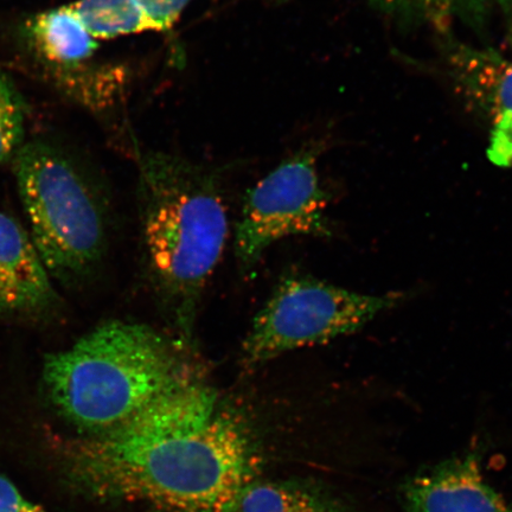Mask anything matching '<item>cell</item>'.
<instances>
[{
	"label": "cell",
	"instance_id": "cell-9",
	"mask_svg": "<svg viewBox=\"0 0 512 512\" xmlns=\"http://www.w3.org/2000/svg\"><path fill=\"white\" fill-rule=\"evenodd\" d=\"M480 454L469 451L428 467L400 486L405 512H512V502L486 482Z\"/></svg>",
	"mask_w": 512,
	"mask_h": 512
},
{
	"label": "cell",
	"instance_id": "cell-7",
	"mask_svg": "<svg viewBox=\"0 0 512 512\" xmlns=\"http://www.w3.org/2000/svg\"><path fill=\"white\" fill-rule=\"evenodd\" d=\"M444 48L448 72L489 120L491 162L512 165V61L494 49L454 40Z\"/></svg>",
	"mask_w": 512,
	"mask_h": 512
},
{
	"label": "cell",
	"instance_id": "cell-15",
	"mask_svg": "<svg viewBox=\"0 0 512 512\" xmlns=\"http://www.w3.org/2000/svg\"><path fill=\"white\" fill-rule=\"evenodd\" d=\"M138 2L149 17L153 30L166 31L174 27L191 0H138Z\"/></svg>",
	"mask_w": 512,
	"mask_h": 512
},
{
	"label": "cell",
	"instance_id": "cell-11",
	"mask_svg": "<svg viewBox=\"0 0 512 512\" xmlns=\"http://www.w3.org/2000/svg\"><path fill=\"white\" fill-rule=\"evenodd\" d=\"M382 14L407 24L444 27L462 22L480 27L496 0H363Z\"/></svg>",
	"mask_w": 512,
	"mask_h": 512
},
{
	"label": "cell",
	"instance_id": "cell-8",
	"mask_svg": "<svg viewBox=\"0 0 512 512\" xmlns=\"http://www.w3.org/2000/svg\"><path fill=\"white\" fill-rule=\"evenodd\" d=\"M61 304L28 230L0 213V320L40 322L54 316Z\"/></svg>",
	"mask_w": 512,
	"mask_h": 512
},
{
	"label": "cell",
	"instance_id": "cell-5",
	"mask_svg": "<svg viewBox=\"0 0 512 512\" xmlns=\"http://www.w3.org/2000/svg\"><path fill=\"white\" fill-rule=\"evenodd\" d=\"M400 299V293L374 296L292 273L281 279L256 315L242 344L243 361L258 366L286 352L354 334Z\"/></svg>",
	"mask_w": 512,
	"mask_h": 512
},
{
	"label": "cell",
	"instance_id": "cell-14",
	"mask_svg": "<svg viewBox=\"0 0 512 512\" xmlns=\"http://www.w3.org/2000/svg\"><path fill=\"white\" fill-rule=\"evenodd\" d=\"M25 125L21 94L0 68V164L16 155L23 146Z\"/></svg>",
	"mask_w": 512,
	"mask_h": 512
},
{
	"label": "cell",
	"instance_id": "cell-12",
	"mask_svg": "<svg viewBox=\"0 0 512 512\" xmlns=\"http://www.w3.org/2000/svg\"><path fill=\"white\" fill-rule=\"evenodd\" d=\"M236 512H357L337 497L294 484L249 485Z\"/></svg>",
	"mask_w": 512,
	"mask_h": 512
},
{
	"label": "cell",
	"instance_id": "cell-2",
	"mask_svg": "<svg viewBox=\"0 0 512 512\" xmlns=\"http://www.w3.org/2000/svg\"><path fill=\"white\" fill-rule=\"evenodd\" d=\"M137 194L153 286L182 344L190 345L229 234L219 182L187 159L145 152L138 157Z\"/></svg>",
	"mask_w": 512,
	"mask_h": 512
},
{
	"label": "cell",
	"instance_id": "cell-6",
	"mask_svg": "<svg viewBox=\"0 0 512 512\" xmlns=\"http://www.w3.org/2000/svg\"><path fill=\"white\" fill-rule=\"evenodd\" d=\"M317 156L315 149L296 153L247 192L235 233V254L242 270H254L267 249L280 240L331 235Z\"/></svg>",
	"mask_w": 512,
	"mask_h": 512
},
{
	"label": "cell",
	"instance_id": "cell-13",
	"mask_svg": "<svg viewBox=\"0 0 512 512\" xmlns=\"http://www.w3.org/2000/svg\"><path fill=\"white\" fill-rule=\"evenodd\" d=\"M70 6L96 41L155 31L138 0H79Z\"/></svg>",
	"mask_w": 512,
	"mask_h": 512
},
{
	"label": "cell",
	"instance_id": "cell-1",
	"mask_svg": "<svg viewBox=\"0 0 512 512\" xmlns=\"http://www.w3.org/2000/svg\"><path fill=\"white\" fill-rule=\"evenodd\" d=\"M253 460L246 422L198 380L69 450L70 472L93 494L166 512H236Z\"/></svg>",
	"mask_w": 512,
	"mask_h": 512
},
{
	"label": "cell",
	"instance_id": "cell-4",
	"mask_svg": "<svg viewBox=\"0 0 512 512\" xmlns=\"http://www.w3.org/2000/svg\"><path fill=\"white\" fill-rule=\"evenodd\" d=\"M29 235L51 278L75 283L100 264L107 245L104 201L57 147L32 142L14 156Z\"/></svg>",
	"mask_w": 512,
	"mask_h": 512
},
{
	"label": "cell",
	"instance_id": "cell-16",
	"mask_svg": "<svg viewBox=\"0 0 512 512\" xmlns=\"http://www.w3.org/2000/svg\"><path fill=\"white\" fill-rule=\"evenodd\" d=\"M0 512H46L21 494L10 479L0 475Z\"/></svg>",
	"mask_w": 512,
	"mask_h": 512
},
{
	"label": "cell",
	"instance_id": "cell-10",
	"mask_svg": "<svg viewBox=\"0 0 512 512\" xmlns=\"http://www.w3.org/2000/svg\"><path fill=\"white\" fill-rule=\"evenodd\" d=\"M24 29L38 57L63 74H76L99 48L70 4L31 17Z\"/></svg>",
	"mask_w": 512,
	"mask_h": 512
},
{
	"label": "cell",
	"instance_id": "cell-3",
	"mask_svg": "<svg viewBox=\"0 0 512 512\" xmlns=\"http://www.w3.org/2000/svg\"><path fill=\"white\" fill-rule=\"evenodd\" d=\"M192 377L181 352L150 326L112 320L44 358L48 399L91 435L113 430Z\"/></svg>",
	"mask_w": 512,
	"mask_h": 512
},
{
	"label": "cell",
	"instance_id": "cell-17",
	"mask_svg": "<svg viewBox=\"0 0 512 512\" xmlns=\"http://www.w3.org/2000/svg\"><path fill=\"white\" fill-rule=\"evenodd\" d=\"M496 6L502 10L510 28H512V0H496Z\"/></svg>",
	"mask_w": 512,
	"mask_h": 512
}]
</instances>
